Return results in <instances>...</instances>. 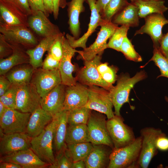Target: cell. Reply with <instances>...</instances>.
Returning a JSON list of instances; mask_svg holds the SVG:
<instances>
[{"label":"cell","instance_id":"6da1fadb","mask_svg":"<svg viewBox=\"0 0 168 168\" xmlns=\"http://www.w3.org/2000/svg\"><path fill=\"white\" fill-rule=\"evenodd\" d=\"M147 77L146 73L144 70L137 72L132 77L127 73L121 74L117 77L116 85L109 91L115 115L121 116V107L125 103H129V96L131 90L137 83Z\"/></svg>","mask_w":168,"mask_h":168},{"label":"cell","instance_id":"7a4b0ae2","mask_svg":"<svg viewBox=\"0 0 168 168\" xmlns=\"http://www.w3.org/2000/svg\"><path fill=\"white\" fill-rule=\"evenodd\" d=\"M142 138H136L130 144L112 150L107 168L139 167L138 161L141 147Z\"/></svg>","mask_w":168,"mask_h":168},{"label":"cell","instance_id":"3957f363","mask_svg":"<svg viewBox=\"0 0 168 168\" xmlns=\"http://www.w3.org/2000/svg\"><path fill=\"white\" fill-rule=\"evenodd\" d=\"M57 121L56 115L38 136L31 138L30 148L43 161L49 165L54 163L53 151L54 133Z\"/></svg>","mask_w":168,"mask_h":168},{"label":"cell","instance_id":"277c9868","mask_svg":"<svg viewBox=\"0 0 168 168\" xmlns=\"http://www.w3.org/2000/svg\"><path fill=\"white\" fill-rule=\"evenodd\" d=\"M100 26V30L94 42L83 50H77V59L90 60L97 55H102L104 50L107 48V41L118 27V25L104 20Z\"/></svg>","mask_w":168,"mask_h":168},{"label":"cell","instance_id":"5b68a950","mask_svg":"<svg viewBox=\"0 0 168 168\" xmlns=\"http://www.w3.org/2000/svg\"><path fill=\"white\" fill-rule=\"evenodd\" d=\"M104 114L91 112L87 124L90 142L94 145H104L111 147L114 146L106 127Z\"/></svg>","mask_w":168,"mask_h":168},{"label":"cell","instance_id":"8992f818","mask_svg":"<svg viewBox=\"0 0 168 168\" xmlns=\"http://www.w3.org/2000/svg\"><path fill=\"white\" fill-rule=\"evenodd\" d=\"M140 133L142 143L138 164L139 167L147 168L157 152V139L163 133L160 129L152 127L142 128Z\"/></svg>","mask_w":168,"mask_h":168},{"label":"cell","instance_id":"52a82bcc","mask_svg":"<svg viewBox=\"0 0 168 168\" xmlns=\"http://www.w3.org/2000/svg\"><path fill=\"white\" fill-rule=\"evenodd\" d=\"M106 127L114 148L129 145L135 139L132 128L124 123L121 116L115 115L106 121Z\"/></svg>","mask_w":168,"mask_h":168},{"label":"cell","instance_id":"ba28073f","mask_svg":"<svg viewBox=\"0 0 168 168\" xmlns=\"http://www.w3.org/2000/svg\"><path fill=\"white\" fill-rule=\"evenodd\" d=\"M88 100L85 107L105 114L107 119L115 115L109 91L96 85L89 86Z\"/></svg>","mask_w":168,"mask_h":168},{"label":"cell","instance_id":"9c48e42d","mask_svg":"<svg viewBox=\"0 0 168 168\" xmlns=\"http://www.w3.org/2000/svg\"><path fill=\"white\" fill-rule=\"evenodd\" d=\"M101 59V55H97L91 60L84 61V67L79 70L76 77L82 84L88 86H97L110 91L114 86L103 80L97 69Z\"/></svg>","mask_w":168,"mask_h":168},{"label":"cell","instance_id":"30bf717a","mask_svg":"<svg viewBox=\"0 0 168 168\" xmlns=\"http://www.w3.org/2000/svg\"><path fill=\"white\" fill-rule=\"evenodd\" d=\"M17 86L16 110L23 113L31 114L40 107L41 97L32 83Z\"/></svg>","mask_w":168,"mask_h":168},{"label":"cell","instance_id":"8fae6325","mask_svg":"<svg viewBox=\"0 0 168 168\" xmlns=\"http://www.w3.org/2000/svg\"><path fill=\"white\" fill-rule=\"evenodd\" d=\"M28 26L12 25L0 22V32L11 44L26 46L37 45L38 41Z\"/></svg>","mask_w":168,"mask_h":168},{"label":"cell","instance_id":"7c38bea8","mask_svg":"<svg viewBox=\"0 0 168 168\" xmlns=\"http://www.w3.org/2000/svg\"><path fill=\"white\" fill-rule=\"evenodd\" d=\"M31 114L7 108L0 118V129L5 134L26 133Z\"/></svg>","mask_w":168,"mask_h":168},{"label":"cell","instance_id":"4fadbf2b","mask_svg":"<svg viewBox=\"0 0 168 168\" xmlns=\"http://www.w3.org/2000/svg\"><path fill=\"white\" fill-rule=\"evenodd\" d=\"M42 98L58 85L62 83L59 69L49 70L43 68L33 74L30 82Z\"/></svg>","mask_w":168,"mask_h":168},{"label":"cell","instance_id":"5bb4252c","mask_svg":"<svg viewBox=\"0 0 168 168\" xmlns=\"http://www.w3.org/2000/svg\"><path fill=\"white\" fill-rule=\"evenodd\" d=\"M144 18L145 24L136 31L134 35L147 34L152 41L153 47L159 48L160 41L163 35L162 29L164 25L168 24V19L163 14L157 13L149 15Z\"/></svg>","mask_w":168,"mask_h":168},{"label":"cell","instance_id":"9a60e30c","mask_svg":"<svg viewBox=\"0 0 168 168\" xmlns=\"http://www.w3.org/2000/svg\"><path fill=\"white\" fill-rule=\"evenodd\" d=\"M91 10L90 21L87 31L81 37L76 39L68 34L66 38L73 48L80 47L83 49L86 48V43L88 38L94 32L96 28L102 24L104 21L96 7V0H86Z\"/></svg>","mask_w":168,"mask_h":168},{"label":"cell","instance_id":"2e32d148","mask_svg":"<svg viewBox=\"0 0 168 168\" xmlns=\"http://www.w3.org/2000/svg\"><path fill=\"white\" fill-rule=\"evenodd\" d=\"M30 138L25 133L4 134L0 137L1 156L30 148Z\"/></svg>","mask_w":168,"mask_h":168},{"label":"cell","instance_id":"e0dca14e","mask_svg":"<svg viewBox=\"0 0 168 168\" xmlns=\"http://www.w3.org/2000/svg\"><path fill=\"white\" fill-rule=\"evenodd\" d=\"M29 16L27 21L28 27L43 38L58 35L61 32L58 27L53 23L41 11L33 12Z\"/></svg>","mask_w":168,"mask_h":168},{"label":"cell","instance_id":"ac0fdd59","mask_svg":"<svg viewBox=\"0 0 168 168\" xmlns=\"http://www.w3.org/2000/svg\"><path fill=\"white\" fill-rule=\"evenodd\" d=\"M63 56L60 61L59 70L60 72L62 83L66 86L75 85L77 83L76 77L72 75L74 70V66L72 63L71 59L77 50L70 45L65 37L63 43Z\"/></svg>","mask_w":168,"mask_h":168},{"label":"cell","instance_id":"d6986e66","mask_svg":"<svg viewBox=\"0 0 168 168\" xmlns=\"http://www.w3.org/2000/svg\"><path fill=\"white\" fill-rule=\"evenodd\" d=\"M0 161L14 162L22 168H44L49 165L41 160L30 148L1 156Z\"/></svg>","mask_w":168,"mask_h":168},{"label":"cell","instance_id":"ffe728a7","mask_svg":"<svg viewBox=\"0 0 168 168\" xmlns=\"http://www.w3.org/2000/svg\"><path fill=\"white\" fill-rule=\"evenodd\" d=\"M88 96V87L77 82L75 85L66 86L63 110L68 111L85 106Z\"/></svg>","mask_w":168,"mask_h":168},{"label":"cell","instance_id":"44dd1931","mask_svg":"<svg viewBox=\"0 0 168 168\" xmlns=\"http://www.w3.org/2000/svg\"><path fill=\"white\" fill-rule=\"evenodd\" d=\"M66 87L61 83L41 98V107L53 117L63 110Z\"/></svg>","mask_w":168,"mask_h":168},{"label":"cell","instance_id":"7402d4cb","mask_svg":"<svg viewBox=\"0 0 168 168\" xmlns=\"http://www.w3.org/2000/svg\"><path fill=\"white\" fill-rule=\"evenodd\" d=\"M0 21L12 25L28 27L27 15L24 14L11 0H0Z\"/></svg>","mask_w":168,"mask_h":168},{"label":"cell","instance_id":"603a6c76","mask_svg":"<svg viewBox=\"0 0 168 168\" xmlns=\"http://www.w3.org/2000/svg\"><path fill=\"white\" fill-rule=\"evenodd\" d=\"M53 119L52 115L39 107L31 113L26 133L31 138L38 136Z\"/></svg>","mask_w":168,"mask_h":168},{"label":"cell","instance_id":"cb8c5ba5","mask_svg":"<svg viewBox=\"0 0 168 168\" xmlns=\"http://www.w3.org/2000/svg\"><path fill=\"white\" fill-rule=\"evenodd\" d=\"M69 111L63 110L57 114V121L54 133L53 142L57 155L67 146L65 137Z\"/></svg>","mask_w":168,"mask_h":168},{"label":"cell","instance_id":"d4e9b609","mask_svg":"<svg viewBox=\"0 0 168 168\" xmlns=\"http://www.w3.org/2000/svg\"><path fill=\"white\" fill-rule=\"evenodd\" d=\"M105 145H96L94 146L84 160L86 168H103L108 165L110 152Z\"/></svg>","mask_w":168,"mask_h":168},{"label":"cell","instance_id":"484cf974","mask_svg":"<svg viewBox=\"0 0 168 168\" xmlns=\"http://www.w3.org/2000/svg\"><path fill=\"white\" fill-rule=\"evenodd\" d=\"M58 35L44 38L35 48L26 51L29 57V63L34 70L42 67L43 56L46 51L49 50Z\"/></svg>","mask_w":168,"mask_h":168},{"label":"cell","instance_id":"4316f807","mask_svg":"<svg viewBox=\"0 0 168 168\" xmlns=\"http://www.w3.org/2000/svg\"><path fill=\"white\" fill-rule=\"evenodd\" d=\"M86 0H71L67 4L69 29L72 36L76 39L79 38L80 35L79 16L85 10L83 3Z\"/></svg>","mask_w":168,"mask_h":168},{"label":"cell","instance_id":"83f0119b","mask_svg":"<svg viewBox=\"0 0 168 168\" xmlns=\"http://www.w3.org/2000/svg\"><path fill=\"white\" fill-rule=\"evenodd\" d=\"M13 48L12 54L6 58H0V75H4L14 67L29 63L28 55L19 44H11Z\"/></svg>","mask_w":168,"mask_h":168},{"label":"cell","instance_id":"f1b7e54d","mask_svg":"<svg viewBox=\"0 0 168 168\" xmlns=\"http://www.w3.org/2000/svg\"><path fill=\"white\" fill-rule=\"evenodd\" d=\"M138 12V7L131 2L113 17L111 22L118 25L137 27L139 23Z\"/></svg>","mask_w":168,"mask_h":168},{"label":"cell","instance_id":"f546056e","mask_svg":"<svg viewBox=\"0 0 168 168\" xmlns=\"http://www.w3.org/2000/svg\"><path fill=\"white\" fill-rule=\"evenodd\" d=\"M131 2L138 7L139 18L154 13L163 14L168 9L164 0H134Z\"/></svg>","mask_w":168,"mask_h":168},{"label":"cell","instance_id":"4dcf8cb0","mask_svg":"<svg viewBox=\"0 0 168 168\" xmlns=\"http://www.w3.org/2000/svg\"><path fill=\"white\" fill-rule=\"evenodd\" d=\"M90 142L87 124H68L65 137L66 144Z\"/></svg>","mask_w":168,"mask_h":168},{"label":"cell","instance_id":"1f68e13d","mask_svg":"<svg viewBox=\"0 0 168 168\" xmlns=\"http://www.w3.org/2000/svg\"><path fill=\"white\" fill-rule=\"evenodd\" d=\"M34 70L31 65L24 66L12 69L6 76L12 85L19 86L30 82Z\"/></svg>","mask_w":168,"mask_h":168},{"label":"cell","instance_id":"d6a6232c","mask_svg":"<svg viewBox=\"0 0 168 168\" xmlns=\"http://www.w3.org/2000/svg\"><path fill=\"white\" fill-rule=\"evenodd\" d=\"M93 146L94 145L90 142L67 144L65 150L73 162L84 160Z\"/></svg>","mask_w":168,"mask_h":168},{"label":"cell","instance_id":"836d02e7","mask_svg":"<svg viewBox=\"0 0 168 168\" xmlns=\"http://www.w3.org/2000/svg\"><path fill=\"white\" fill-rule=\"evenodd\" d=\"M91 110L85 106H84L76 108L69 111L68 124H87Z\"/></svg>","mask_w":168,"mask_h":168},{"label":"cell","instance_id":"e575fe53","mask_svg":"<svg viewBox=\"0 0 168 168\" xmlns=\"http://www.w3.org/2000/svg\"><path fill=\"white\" fill-rule=\"evenodd\" d=\"M129 3L128 0H110L101 15L102 18L111 21L113 17Z\"/></svg>","mask_w":168,"mask_h":168},{"label":"cell","instance_id":"d590c367","mask_svg":"<svg viewBox=\"0 0 168 168\" xmlns=\"http://www.w3.org/2000/svg\"><path fill=\"white\" fill-rule=\"evenodd\" d=\"M129 27L126 25H121L120 27H118L110 38L107 44V48L120 52L121 45L124 39L127 36Z\"/></svg>","mask_w":168,"mask_h":168},{"label":"cell","instance_id":"8d00e7d4","mask_svg":"<svg viewBox=\"0 0 168 168\" xmlns=\"http://www.w3.org/2000/svg\"><path fill=\"white\" fill-rule=\"evenodd\" d=\"M150 61H153L160 69L161 74L158 77L168 78V59L162 54L159 48H154L153 56L148 62Z\"/></svg>","mask_w":168,"mask_h":168},{"label":"cell","instance_id":"74e56055","mask_svg":"<svg viewBox=\"0 0 168 168\" xmlns=\"http://www.w3.org/2000/svg\"><path fill=\"white\" fill-rule=\"evenodd\" d=\"M120 52L128 60L135 62H140L142 61V57L136 51L134 46L127 36L125 38L122 43Z\"/></svg>","mask_w":168,"mask_h":168},{"label":"cell","instance_id":"f35d334b","mask_svg":"<svg viewBox=\"0 0 168 168\" xmlns=\"http://www.w3.org/2000/svg\"><path fill=\"white\" fill-rule=\"evenodd\" d=\"M17 87L16 85H12L5 93L0 96V101L8 108L16 109V95Z\"/></svg>","mask_w":168,"mask_h":168},{"label":"cell","instance_id":"ab89813d","mask_svg":"<svg viewBox=\"0 0 168 168\" xmlns=\"http://www.w3.org/2000/svg\"><path fill=\"white\" fill-rule=\"evenodd\" d=\"M64 32H61L57 37L48 51L52 57L60 61L63 56V43L64 36Z\"/></svg>","mask_w":168,"mask_h":168},{"label":"cell","instance_id":"60d3db41","mask_svg":"<svg viewBox=\"0 0 168 168\" xmlns=\"http://www.w3.org/2000/svg\"><path fill=\"white\" fill-rule=\"evenodd\" d=\"M65 148L57 155L56 157L55 158V161L54 163L49 165L48 167L71 168L73 162L67 154L65 151Z\"/></svg>","mask_w":168,"mask_h":168},{"label":"cell","instance_id":"b9f144b4","mask_svg":"<svg viewBox=\"0 0 168 168\" xmlns=\"http://www.w3.org/2000/svg\"><path fill=\"white\" fill-rule=\"evenodd\" d=\"M13 48L12 45L8 42L3 35L0 34V58H5L10 56L12 53Z\"/></svg>","mask_w":168,"mask_h":168},{"label":"cell","instance_id":"7bdbcfd3","mask_svg":"<svg viewBox=\"0 0 168 168\" xmlns=\"http://www.w3.org/2000/svg\"><path fill=\"white\" fill-rule=\"evenodd\" d=\"M118 69L116 67L109 66L100 75L103 80L107 83L113 84L117 79L116 73Z\"/></svg>","mask_w":168,"mask_h":168},{"label":"cell","instance_id":"ee69618b","mask_svg":"<svg viewBox=\"0 0 168 168\" xmlns=\"http://www.w3.org/2000/svg\"><path fill=\"white\" fill-rule=\"evenodd\" d=\"M59 65L60 61L55 59L48 53L43 61L42 67L44 69L52 70L59 69Z\"/></svg>","mask_w":168,"mask_h":168},{"label":"cell","instance_id":"f6af8a7d","mask_svg":"<svg viewBox=\"0 0 168 168\" xmlns=\"http://www.w3.org/2000/svg\"><path fill=\"white\" fill-rule=\"evenodd\" d=\"M24 14L28 16L32 14L27 0H11Z\"/></svg>","mask_w":168,"mask_h":168},{"label":"cell","instance_id":"bcb514c9","mask_svg":"<svg viewBox=\"0 0 168 168\" xmlns=\"http://www.w3.org/2000/svg\"><path fill=\"white\" fill-rule=\"evenodd\" d=\"M27 0L32 13L40 11L43 12L46 15L43 0Z\"/></svg>","mask_w":168,"mask_h":168},{"label":"cell","instance_id":"7dc6e473","mask_svg":"<svg viewBox=\"0 0 168 168\" xmlns=\"http://www.w3.org/2000/svg\"><path fill=\"white\" fill-rule=\"evenodd\" d=\"M159 49L162 54L168 59V31L163 34L160 42Z\"/></svg>","mask_w":168,"mask_h":168},{"label":"cell","instance_id":"c3c4849f","mask_svg":"<svg viewBox=\"0 0 168 168\" xmlns=\"http://www.w3.org/2000/svg\"><path fill=\"white\" fill-rule=\"evenodd\" d=\"M156 145L158 149L162 151L168 150V137L163 133L157 138Z\"/></svg>","mask_w":168,"mask_h":168},{"label":"cell","instance_id":"681fc988","mask_svg":"<svg viewBox=\"0 0 168 168\" xmlns=\"http://www.w3.org/2000/svg\"><path fill=\"white\" fill-rule=\"evenodd\" d=\"M53 15L54 19H58L60 7L64 8L67 5L66 0H53Z\"/></svg>","mask_w":168,"mask_h":168},{"label":"cell","instance_id":"f907efd6","mask_svg":"<svg viewBox=\"0 0 168 168\" xmlns=\"http://www.w3.org/2000/svg\"><path fill=\"white\" fill-rule=\"evenodd\" d=\"M12 84L6 76L0 75V96L3 95L10 88Z\"/></svg>","mask_w":168,"mask_h":168},{"label":"cell","instance_id":"816d5d0a","mask_svg":"<svg viewBox=\"0 0 168 168\" xmlns=\"http://www.w3.org/2000/svg\"><path fill=\"white\" fill-rule=\"evenodd\" d=\"M46 16L48 17L49 14L53 13V0H43Z\"/></svg>","mask_w":168,"mask_h":168},{"label":"cell","instance_id":"f5cc1de1","mask_svg":"<svg viewBox=\"0 0 168 168\" xmlns=\"http://www.w3.org/2000/svg\"><path fill=\"white\" fill-rule=\"evenodd\" d=\"M110 0H97L96 2V7L101 15L105 8Z\"/></svg>","mask_w":168,"mask_h":168},{"label":"cell","instance_id":"db71d44e","mask_svg":"<svg viewBox=\"0 0 168 168\" xmlns=\"http://www.w3.org/2000/svg\"><path fill=\"white\" fill-rule=\"evenodd\" d=\"M0 168H22L20 165L16 163L9 162H0Z\"/></svg>","mask_w":168,"mask_h":168},{"label":"cell","instance_id":"11a10c76","mask_svg":"<svg viewBox=\"0 0 168 168\" xmlns=\"http://www.w3.org/2000/svg\"><path fill=\"white\" fill-rule=\"evenodd\" d=\"M86 165L84 160H81L72 163L71 168H85Z\"/></svg>","mask_w":168,"mask_h":168},{"label":"cell","instance_id":"9f6ffc18","mask_svg":"<svg viewBox=\"0 0 168 168\" xmlns=\"http://www.w3.org/2000/svg\"><path fill=\"white\" fill-rule=\"evenodd\" d=\"M7 108L0 101V118L2 116Z\"/></svg>","mask_w":168,"mask_h":168},{"label":"cell","instance_id":"6f0895ef","mask_svg":"<svg viewBox=\"0 0 168 168\" xmlns=\"http://www.w3.org/2000/svg\"><path fill=\"white\" fill-rule=\"evenodd\" d=\"M165 100L167 102H168V97H165Z\"/></svg>","mask_w":168,"mask_h":168},{"label":"cell","instance_id":"680465c9","mask_svg":"<svg viewBox=\"0 0 168 168\" xmlns=\"http://www.w3.org/2000/svg\"><path fill=\"white\" fill-rule=\"evenodd\" d=\"M131 2H133V1H134V0H130Z\"/></svg>","mask_w":168,"mask_h":168}]
</instances>
